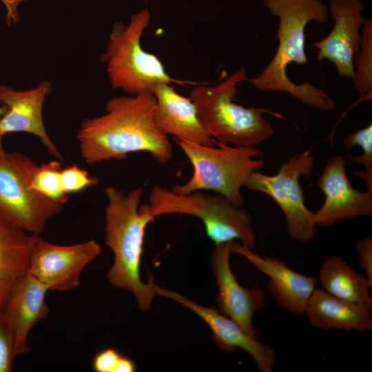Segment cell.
Here are the masks:
<instances>
[{
	"label": "cell",
	"mask_w": 372,
	"mask_h": 372,
	"mask_svg": "<svg viewBox=\"0 0 372 372\" xmlns=\"http://www.w3.org/2000/svg\"><path fill=\"white\" fill-rule=\"evenodd\" d=\"M155 105L150 93L109 99L103 114L81 123L76 138L83 159L94 164L146 152L157 162L167 163L172 157V145L154 123Z\"/></svg>",
	"instance_id": "cell-1"
},
{
	"label": "cell",
	"mask_w": 372,
	"mask_h": 372,
	"mask_svg": "<svg viewBox=\"0 0 372 372\" xmlns=\"http://www.w3.org/2000/svg\"><path fill=\"white\" fill-rule=\"evenodd\" d=\"M263 4L272 15L278 17L276 34L278 45L266 67L247 81L260 91L285 92L311 107L333 110L335 102L325 91L309 82L295 83L287 73L289 64L307 63L305 27L310 21L324 23L329 17L327 6L321 0H264Z\"/></svg>",
	"instance_id": "cell-2"
},
{
	"label": "cell",
	"mask_w": 372,
	"mask_h": 372,
	"mask_svg": "<svg viewBox=\"0 0 372 372\" xmlns=\"http://www.w3.org/2000/svg\"><path fill=\"white\" fill-rule=\"evenodd\" d=\"M104 193L107 198L105 243L114 254L107 279L112 286L132 293L139 309L147 311L156 296L153 276L143 282L140 265L145 228L156 218L148 204L139 206L143 194L141 187L125 194L114 186H107Z\"/></svg>",
	"instance_id": "cell-3"
},
{
	"label": "cell",
	"mask_w": 372,
	"mask_h": 372,
	"mask_svg": "<svg viewBox=\"0 0 372 372\" xmlns=\"http://www.w3.org/2000/svg\"><path fill=\"white\" fill-rule=\"evenodd\" d=\"M243 68L214 85H197L190 92L199 119L217 141L235 146L256 147L274 134L264 113L281 115L254 106L245 107L234 102L239 83L247 81Z\"/></svg>",
	"instance_id": "cell-4"
},
{
	"label": "cell",
	"mask_w": 372,
	"mask_h": 372,
	"mask_svg": "<svg viewBox=\"0 0 372 372\" xmlns=\"http://www.w3.org/2000/svg\"><path fill=\"white\" fill-rule=\"evenodd\" d=\"M177 145L193 167L191 178L171 189L185 194L196 190H211L242 206V187L249 174L265 164L264 152L256 147L230 146L216 141L207 146L176 138Z\"/></svg>",
	"instance_id": "cell-5"
},
{
	"label": "cell",
	"mask_w": 372,
	"mask_h": 372,
	"mask_svg": "<svg viewBox=\"0 0 372 372\" xmlns=\"http://www.w3.org/2000/svg\"><path fill=\"white\" fill-rule=\"evenodd\" d=\"M150 20L149 10L145 8L132 14L127 24L118 21L113 25L101 59L114 89L130 95L153 94L160 84L179 82L167 73L157 56L142 48L141 39Z\"/></svg>",
	"instance_id": "cell-6"
},
{
	"label": "cell",
	"mask_w": 372,
	"mask_h": 372,
	"mask_svg": "<svg viewBox=\"0 0 372 372\" xmlns=\"http://www.w3.org/2000/svg\"><path fill=\"white\" fill-rule=\"evenodd\" d=\"M148 200L149 210L155 218L179 214L200 219L214 245L236 240L251 249L255 245L251 215L221 194H208L202 190L181 194L155 185L150 190Z\"/></svg>",
	"instance_id": "cell-7"
},
{
	"label": "cell",
	"mask_w": 372,
	"mask_h": 372,
	"mask_svg": "<svg viewBox=\"0 0 372 372\" xmlns=\"http://www.w3.org/2000/svg\"><path fill=\"white\" fill-rule=\"evenodd\" d=\"M37 166L19 152L0 158V218L40 236L48 221L60 214L63 205L31 189Z\"/></svg>",
	"instance_id": "cell-8"
},
{
	"label": "cell",
	"mask_w": 372,
	"mask_h": 372,
	"mask_svg": "<svg viewBox=\"0 0 372 372\" xmlns=\"http://www.w3.org/2000/svg\"><path fill=\"white\" fill-rule=\"evenodd\" d=\"M314 169V158L311 149L296 154L284 162L278 173L273 176L252 172L244 187L269 195L278 205L286 220L289 236L304 243L316 235L317 224L313 212L305 205L300 176L308 178Z\"/></svg>",
	"instance_id": "cell-9"
},
{
	"label": "cell",
	"mask_w": 372,
	"mask_h": 372,
	"mask_svg": "<svg viewBox=\"0 0 372 372\" xmlns=\"http://www.w3.org/2000/svg\"><path fill=\"white\" fill-rule=\"evenodd\" d=\"M101 253V245L92 239L61 245L37 236L26 271L48 290L66 291L80 285L83 270Z\"/></svg>",
	"instance_id": "cell-10"
},
{
	"label": "cell",
	"mask_w": 372,
	"mask_h": 372,
	"mask_svg": "<svg viewBox=\"0 0 372 372\" xmlns=\"http://www.w3.org/2000/svg\"><path fill=\"white\" fill-rule=\"evenodd\" d=\"M363 0H329V9L334 21L331 32L313 43L316 59L332 63L340 77L354 80L353 59L361 43L360 28L366 18Z\"/></svg>",
	"instance_id": "cell-11"
},
{
	"label": "cell",
	"mask_w": 372,
	"mask_h": 372,
	"mask_svg": "<svg viewBox=\"0 0 372 372\" xmlns=\"http://www.w3.org/2000/svg\"><path fill=\"white\" fill-rule=\"evenodd\" d=\"M231 242L214 245L211 255L212 272L218 289V311L235 321L249 335L258 338L253 317L265 305L266 293L258 287H244L234 274L229 262Z\"/></svg>",
	"instance_id": "cell-12"
},
{
	"label": "cell",
	"mask_w": 372,
	"mask_h": 372,
	"mask_svg": "<svg viewBox=\"0 0 372 372\" xmlns=\"http://www.w3.org/2000/svg\"><path fill=\"white\" fill-rule=\"evenodd\" d=\"M156 296L172 299L188 308L200 317L209 327L211 338L223 351L233 353L239 348L254 359L259 371L271 372L276 361V353L267 344L261 342L231 318L222 314L218 309L200 305L188 298L167 288L153 285Z\"/></svg>",
	"instance_id": "cell-13"
},
{
	"label": "cell",
	"mask_w": 372,
	"mask_h": 372,
	"mask_svg": "<svg viewBox=\"0 0 372 372\" xmlns=\"http://www.w3.org/2000/svg\"><path fill=\"white\" fill-rule=\"evenodd\" d=\"M345 165L343 156H332L318 180L324 201L313 212L317 225L331 226L340 220L372 214V191L355 189L347 178Z\"/></svg>",
	"instance_id": "cell-14"
},
{
	"label": "cell",
	"mask_w": 372,
	"mask_h": 372,
	"mask_svg": "<svg viewBox=\"0 0 372 372\" xmlns=\"http://www.w3.org/2000/svg\"><path fill=\"white\" fill-rule=\"evenodd\" d=\"M52 92V84L44 81L28 90H16L0 85V105L4 112L0 117V134L25 132L37 136L48 153L59 161L63 157L45 127L43 107Z\"/></svg>",
	"instance_id": "cell-15"
},
{
	"label": "cell",
	"mask_w": 372,
	"mask_h": 372,
	"mask_svg": "<svg viewBox=\"0 0 372 372\" xmlns=\"http://www.w3.org/2000/svg\"><path fill=\"white\" fill-rule=\"evenodd\" d=\"M231 249L269 277L267 291L280 307L293 315H304L307 302L318 283L315 276L300 273L282 260L262 256L236 240L231 242Z\"/></svg>",
	"instance_id": "cell-16"
},
{
	"label": "cell",
	"mask_w": 372,
	"mask_h": 372,
	"mask_svg": "<svg viewBox=\"0 0 372 372\" xmlns=\"http://www.w3.org/2000/svg\"><path fill=\"white\" fill-rule=\"evenodd\" d=\"M49 290L27 271L12 285L1 311L13 335L15 357L30 351L28 336L33 327L45 318Z\"/></svg>",
	"instance_id": "cell-17"
},
{
	"label": "cell",
	"mask_w": 372,
	"mask_h": 372,
	"mask_svg": "<svg viewBox=\"0 0 372 372\" xmlns=\"http://www.w3.org/2000/svg\"><path fill=\"white\" fill-rule=\"evenodd\" d=\"M154 121L164 134L207 146L216 145V140L201 123L196 107L190 98L179 94L169 83L157 85Z\"/></svg>",
	"instance_id": "cell-18"
},
{
	"label": "cell",
	"mask_w": 372,
	"mask_h": 372,
	"mask_svg": "<svg viewBox=\"0 0 372 372\" xmlns=\"http://www.w3.org/2000/svg\"><path fill=\"white\" fill-rule=\"evenodd\" d=\"M304 315L311 326L324 329L369 331L372 329L370 310L316 288Z\"/></svg>",
	"instance_id": "cell-19"
},
{
	"label": "cell",
	"mask_w": 372,
	"mask_h": 372,
	"mask_svg": "<svg viewBox=\"0 0 372 372\" xmlns=\"http://www.w3.org/2000/svg\"><path fill=\"white\" fill-rule=\"evenodd\" d=\"M37 236L0 218V310L14 282L27 271Z\"/></svg>",
	"instance_id": "cell-20"
},
{
	"label": "cell",
	"mask_w": 372,
	"mask_h": 372,
	"mask_svg": "<svg viewBox=\"0 0 372 372\" xmlns=\"http://www.w3.org/2000/svg\"><path fill=\"white\" fill-rule=\"evenodd\" d=\"M317 278L321 288L332 296L369 310L371 309L372 285L365 276L352 269L340 256L333 255L324 259Z\"/></svg>",
	"instance_id": "cell-21"
},
{
	"label": "cell",
	"mask_w": 372,
	"mask_h": 372,
	"mask_svg": "<svg viewBox=\"0 0 372 372\" xmlns=\"http://www.w3.org/2000/svg\"><path fill=\"white\" fill-rule=\"evenodd\" d=\"M361 32V43L353 59V88L359 98L355 104L372 99V20L366 19Z\"/></svg>",
	"instance_id": "cell-22"
},
{
	"label": "cell",
	"mask_w": 372,
	"mask_h": 372,
	"mask_svg": "<svg viewBox=\"0 0 372 372\" xmlns=\"http://www.w3.org/2000/svg\"><path fill=\"white\" fill-rule=\"evenodd\" d=\"M61 163L57 159L38 165L32 178L31 189L50 200L63 205L68 201V195L64 192L61 185Z\"/></svg>",
	"instance_id": "cell-23"
},
{
	"label": "cell",
	"mask_w": 372,
	"mask_h": 372,
	"mask_svg": "<svg viewBox=\"0 0 372 372\" xmlns=\"http://www.w3.org/2000/svg\"><path fill=\"white\" fill-rule=\"evenodd\" d=\"M343 145L346 149H351L354 146H360L362 154L351 157L358 165L364 166V172L357 171L355 176L364 180L367 190L372 191V125L358 130L343 139Z\"/></svg>",
	"instance_id": "cell-24"
},
{
	"label": "cell",
	"mask_w": 372,
	"mask_h": 372,
	"mask_svg": "<svg viewBox=\"0 0 372 372\" xmlns=\"http://www.w3.org/2000/svg\"><path fill=\"white\" fill-rule=\"evenodd\" d=\"M96 372H133L135 363L130 358L121 355L114 349H105L98 353L92 362Z\"/></svg>",
	"instance_id": "cell-25"
},
{
	"label": "cell",
	"mask_w": 372,
	"mask_h": 372,
	"mask_svg": "<svg viewBox=\"0 0 372 372\" xmlns=\"http://www.w3.org/2000/svg\"><path fill=\"white\" fill-rule=\"evenodd\" d=\"M60 177L63 189L67 195L81 192L99 183L96 177L75 164L61 168Z\"/></svg>",
	"instance_id": "cell-26"
},
{
	"label": "cell",
	"mask_w": 372,
	"mask_h": 372,
	"mask_svg": "<svg viewBox=\"0 0 372 372\" xmlns=\"http://www.w3.org/2000/svg\"><path fill=\"white\" fill-rule=\"evenodd\" d=\"M15 358L12 332L0 310V372L12 371Z\"/></svg>",
	"instance_id": "cell-27"
},
{
	"label": "cell",
	"mask_w": 372,
	"mask_h": 372,
	"mask_svg": "<svg viewBox=\"0 0 372 372\" xmlns=\"http://www.w3.org/2000/svg\"><path fill=\"white\" fill-rule=\"evenodd\" d=\"M355 249L364 276L372 285V237L357 240Z\"/></svg>",
	"instance_id": "cell-28"
},
{
	"label": "cell",
	"mask_w": 372,
	"mask_h": 372,
	"mask_svg": "<svg viewBox=\"0 0 372 372\" xmlns=\"http://www.w3.org/2000/svg\"><path fill=\"white\" fill-rule=\"evenodd\" d=\"M6 9V20L8 24L19 20L18 6L25 0H1Z\"/></svg>",
	"instance_id": "cell-29"
},
{
	"label": "cell",
	"mask_w": 372,
	"mask_h": 372,
	"mask_svg": "<svg viewBox=\"0 0 372 372\" xmlns=\"http://www.w3.org/2000/svg\"><path fill=\"white\" fill-rule=\"evenodd\" d=\"M4 112V109L2 106L0 105V117ZM2 138L3 136L0 134V158L4 156L7 152L5 150L3 143H2Z\"/></svg>",
	"instance_id": "cell-30"
}]
</instances>
